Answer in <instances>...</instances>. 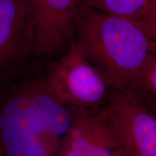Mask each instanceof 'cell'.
I'll return each instance as SVG.
<instances>
[{
	"label": "cell",
	"mask_w": 156,
	"mask_h": 156,
	"mask_svg": "<svg viewBox=\"0 0 156 156\" xmlns=\"http://www.w3.org/2000/svg\"><path fill=\"white\" fill-rule=\"evenodd\" d=\"M28 50H34L28 0H0V69Z\"/></svg>",
	"instance_id": "7"
},
{
	"label": "cell",
	"mask_w": 156,
	"mask_h": 156,
	"mask_svg": "<svg viewBox=\"0 0 156 156\" xmlns=\"http://www.w3.org/2000/svg\"><path fill=\"white\" fill-rule=\"evenodd\" d=\"M34 51L42 55L65 52L74 40L80 0H28Z\"/></svg>",
	"instance_id": "5"
},
{
	"label": "cell",
	"mask_w": 156,
	"mask_h": 156,
	"mask_svg": "<svg viewBox=\"0 0 156 156\" xmlns=\"http://www.w3.org/2000/svg\"><path fill=\"white\" fill-rule=\"evenodd\" d=\"M128 156H156V116L141 93L112 90L103 108Z\"/></svg>",
	"instance_id": "4"
},
{
	"label": "cell",
	"mask_w": 156,
	"mask_h": 156,
	"mask_svg": "<svg viewBox=\"0 0 156 156\" xmlns=\"http://www.w3.org/2000/svg\"><path fill=\"white\" fill-rule=\"evenodd\" d=\"M115 156H128V155H126V153H125V151L123 150V148H122V149L119 151V153H117Z\"/></svg>",
	"instance_id": "12"
},
{
	"label": "cell",
	"mask_w": 156,
	"mask_h": 156,
	"mask_svg": "<svg viewBox=\"0 0 156 156\" xmlns=\"http://www.w3.org/2000/svg\"><path fill=\"white\" fill-rule=\"evenodd\" d=\"M134 21L140 25L152 44L156 45V7L145 16Z\"/></svg>",
	"instance_id": "10"
},
{
	"label": "cell",
	"mask_w": 156,
	"mask_h": 156,
	"mask_svg": "<svg viewBox=\"0 0 156 156\" xmlns=\"http://www.w3.org/2000/svg\"><path fill=\"white\" fill-rule=\"evenodd\" d=\"M44 86L62 104L85 110H97L107 102L112 92L75 39L70 43Z\"/></svg>",
	"instance_id": "3"
},
{
	"label": "cell",
	"mask_w": 156,
	"mask_h": 156,
	"mask_svg": "<svg viewBox=\"0 0 156 156\" xmlns=\"http://www.w3.org/2000/svg\"><path fill=\"white\" fill-rule=\"evenodd\" d=\"M122 148L103 109H77L55 156H115Z\"/></svg>",
	"instance_id": "6"
},
{
	"label": "cell",
	"mask_w": 156,
	"mask_h": 156,
	"mask_svg": "<svg viewBox=\"0 0 156 156\" xmlns=\"http://www.w3.org/2000/svg\"><path fill=\"white\" fill-rule=\"evenodd\" d=\"M80 5L106 14L138 20L156 7V0H80Z\"/></svg>",
	"instance_id": "8"
},
{
	"label": "cell",
	"mask_w": 156,
	"mask_h": 156,
	"mask_svg": "<svg viewBox=\"0 0 156 156\" xmlns=\"http://www.w3.org/2000/svg\"><path fill=\"white\" fill-rule=\"evenodd\" d=\"M141 94H142V93H141ZM142 95H143V97L145 98V100L147 101L148 104L150 105V106H151V108L153 109V112L155 113V114L156 116V100H155V99L149 97V96H147V95H143V94H142Z\"/></svg>",
	"instance_id": "11"
},
{
	"label": "cell",
	"mask_w": 156,
	"mask_h": 156,
	"mask_svg": "<svg viewBox=\"0 0 156 156\" xmlns=\"http://www.w3.org/2000/svg\"><path fill=\"white\" fill-rule=\"evenodd\" d=\"M75 41L112 90H136L151 41L134 20L80 5Z\"/></svg>",
	"instance_id": "1"
},
{
	"label": "cell",
	"mask_w": 156,
	"mask_h": 156,
	"mask_svg": "<svg viewBox=\"0 0 156 156\" xmlns=\"http://www.w3.org/2000/svg\"><path fill=\"white\" fill-rule=\"evenodd\" d=\"M135 91L156 100V53L151 51L142 67Z\"/></svg>",
	"instance_id": "9"
},
{
	"label": "cell",
	"mask_w": 156,
	"mask_h": 156,
	"mask_svg": "<svg viewBox=\"0 0 156 156\" xmlns=\"http://www.w3.org/2000/svg\"><path fill=\"white\" fill-rule=\"evenodd\" d=\"M74 114L34 84L13 93L0 108V140L6 156H55Z\"/></svg>",
	"instance_id": "2"
},
{
	"label": "cell",
	"mask_w": 156,
	"mask_h": 156,
	"mask_svg": "<svg viewBox=\"0 0 156 156\" xmlns=\"http://www.w3.org/2000/svg\"><path fill=\"white\" fill-rule=\"evenodd\" d=\"M151 51L156 53V45L152 44V43L151 44Z\"/></svg>",
	"instance_id": "13"
}]
</instances>
